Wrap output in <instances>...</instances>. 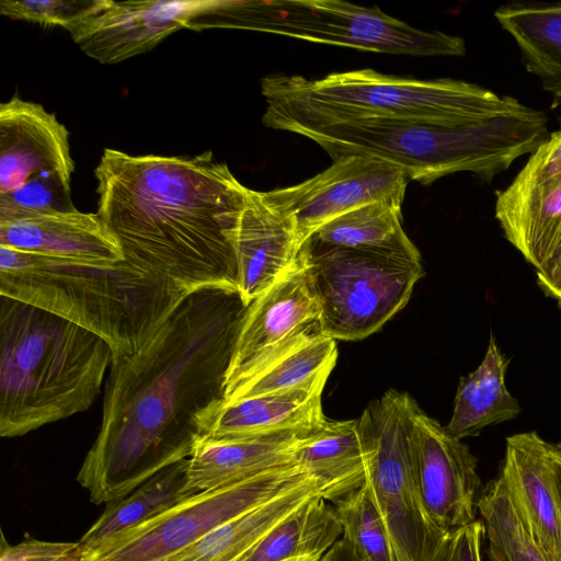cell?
<instances>
[{
    "mask_svg": "<svg viewBox=\"0 0 561 561\" xmlns=\"http://www.w3.org/2000/svg\"><path fill=\"white\" fill-rule=\"evenodd\" d=\"M247 308L238 291H195L142 348L112 360L100 431L77 474L92 503L117 501L190 457L199 417L224 401Z\"/></svg>",
    "mask_w": 561,
    "mask_h": 561,
    "instance_id": "6da1fadb",
    "label": "cell"
},
{
    "mask_svg": "<svg viewBox=\"0 0 561 561\" xmlns=\"http://www.w3.org/2000/svg\"><path fill=\"white\" fill-rule=\"evenodd\" d=\"M94 174L96 213L127 263L187 295L238 291L233 237L248 187L210 150L180 157L106 148Z\"/></svg>",
    "mask_w": 561,
    "mask_h": 561,
    "instance_id": "7a4b0ae2",
    "label": "cell"
},
{
    "mask_svg": "<svg viewBox=\"0 0 561 561\" xmlns=\"http://www.w3.org/2000/svg\"><path fill=\"white\" fill-rule=\"evenodd\" d=\"M112 359L93 332L1 296L0 435L22 436L90 409Z\"/></svg>",
    "mask_w": 561,
    "mask_h": 561,
    "instance_id": "3957f363",
    "label": "cell"
},
{
    "mask_svg": "<svg viewBox=\"0 0 561 561\" xmlns=\"http://www.w3.org/2000/svg\"><path fill=\"white\" fill-rule=\"evenodd\" d=\"M0 296L93 332L117 360L142 348L190 295L126 261L92 266L0 245Z\"/></svg>",
    "mask_w": 561,
    "mask_h": 561,
    "instance_id": "277c9868",
    "label": "cell"
},
{
    "mask_svg": "<svg viewBox=\"0 0 561 561\" xmlns=\"http://www.w3.org/2000/svg\"><path fill=\"white\" fill-rule=\"evenodd\" d=\"M547 131L546 114L527 105L466 124L362 119L290 130L314 141L332 160L377 158L424 185L458 172L491 181L516 159L534 152Z\"/></svg>",
    "mask_w": 561,
    "mask_h": 561,
    "instance_id": "5b68a950",
    "label": "cell"
},
{
    "mask_svg": "<svg viewBox=\"0 0 561 561\" xmlns=\"http://www.w3.org/2000/svg\"><path fill=\"white\" fill-rule=\"evenodd\" d=\"M265 126L290 131L301 126L392 119L466 124L524 106L460 80H420L371 69L334 72L321 79L273 75L261 81Z\"/></svg>",
    "mask_w": 561,
    "mask_h": 561,
    "instance_id": "8992f818",
    "label": "cell"
},
{
    "mask_svg": "<svg viewBox=\"0 0 561 561\" xmlns=\"http://www.w3.org/2000/svg\"><path fill=\"white\" fill-rule=\"evenodd\" d=\"M198 31L237 28L364 51L463 56L465 41L423 31L382 12L339 0H203Z\"/></svg>",
    "mask_w": 561,
    "mask_h": 561,
    "instance_id": "52a82bcc",
    "label": "cell"
},
{
    "mask_svg": "<svg viewBox=\"0 0 561 561\" xmlns=\"http://www.w3.org/2000/svg\"><path fill=\"white\" fill-rule=\"evenodd\" d=\"M320 309V330L357 341L378 331L410 300L421 260L327 245L307 239L299 253Z\"/></svg>",
    "mask_w": 561,
    "mask_h": 561,
    "instance_id": "ba28073f",
    "label": "cell"
},
{
    "mask_svg": "<svg viewBox=\"0 0 561 561\" xmlns=\"http://www.w3.org/2000/svg\"><path fill=\"white\" fill-rule=\"evenodd\" d=\"M415 403L409 393L390 389L358 419L366 481L398 561H431L445 534L427 516L412 477Z\"/></svg>",
    "mask_w": 561,
    "mask_h": 561,
    "instance_id": "9c48e42d",
    "label": "cell"
},
{
    "mask_svg": "<svg viewBox=\"0 0 561 561\" xmlns=\"http://www.w3.org/2000/svg\"><path fill=\"white\" fill-rule=\"evenodd\" d=\"M296 463L201 492L83 553V561H165L227 522L300 485Z\"/></svg>",
    "mask_w": 561,
    "mask_h": 561,
    "instance_id": "30bf717a",
    "label": "cell"
},
{
    "mask_svg": "<svg viewBox=\"0 0 561 561\" xmlns=\"http://www.w3.org/2000/svg\"><path fill=\"white\" fill-rule=\"evenodd\" d=\"M408 182L390 162L348 156L302 183L262 193L304 243L325 224L364 205L381 202L401 207Z\"/></svg>",
    "mask_w": 561,
    "mask_h": 561,
    "instance_id": "8fae6325",
    "label": "cell"
},
{
    "mask_svg": "<svg viewBox=\"0 0 561 561\" xmlns=\"http://www.w3.org/2000/svg\"><path fill=\"white\" fill-rule=\"evenodd\" d=\"M319 320V305L298 256L280 278L248 306L226 373L224 398L279 353L320 330Z\"/></svg>",
    "mask_w": 561,
    "mask_h": 561,
    "instance_id": "7c38bea8",
    "label": "cell"
},
{
    "mask_svg": "<svg viewBox=\"0 0 561 561\" xmlns=\"http://www.w3.org/2000/svg\"><path fill=\"white\" fill-rule=\"evenodd\" d=\"M413 423L411 471L427 516L445 533L473 523L481 494L476 457L416 403Z\"/></svg>",
    "mask_w": 561,
    "mask_h": 561,
    "instance_id": "4fadbf2b",
    "label": "cell"
},
{
    "mask_svg": "<svg viewBox=\"0 0 561 561\" xmlns=\"http://www.w3.org/2000/svg\"><path fill=\"white\" fill-rule=\"evenodd\" d=\"M182 28L183 1L90 0L66 31L87 56L107 65L147 53Z\"/></svg>",
    "mask_w": 561,
    "mask_h": 561,
    "instance_id": "5bb4252c",
    "label": "cell"
},
{
    "mask_svg": "<svg viewBox=\"0 0 561 561\" xmlns=\"http://www.w3.org/2000/svg\"><path fill=\"white\" fill-rule=\"evenodd\" d=\"M69 130L38 103L14 95L0 104V195L38 175L71 180Z\"/></svg>",
    "mask_w": 561,
    "mask_h": 561,
    "instance_id": "9a60e30c",
    "label": "cell"
},
{
    "mask_svg": "<svg viewBox=\"0 0 561 561\" xmlns=\"http://www.w3.org/2000/svg\"><path fill=\"white\" fill-rule=\"evenodd\" d=\"M0 245L92 266L125 261L118 239L100 215L78 209L0 221Z\"/></svg>",
    "mask_w": 561,
    "mask_h": 561,
    "instance_id": "2e32d148",
    "label": "cell"
},
{
    "mask_svg": "<svg viewBox=\"0 0 561 561\" xmlns=\"http://www.w3.org/2000/svg\"><path fill=\"white\" fill-rule=\"evenodd\" d=\"M302 244L263 193L247 188L233 237L238 293L247 307L297 262Z\"/></svg>",
    "mask_w": 561,
    "mask_h": 561,
    "instance_id": "e0dca14e",
    "label": "cell"
},
{
    "mask_svg": "<svg viewBox=\"0 0 561 561\" xmlns=\"http://www.w3.org/2000/svg\"><path fill=\"white\" fill-rule=\"evenodd\" d=\"M329 376L282 392L220 401L198 420V435L242 438L285 432H309L322 425V391Z\"/></svg>",
    "mask_w": 561,
    "mask_h": 561,
    "instance_id": "ac0fdd59",
    "label": "cell"
},
{
    "mask_svg": "<svg viewBox=\"0 0 561 561\" xmlns=\"http://www.w3.org/2000/svg\"><path fill=\"white\" fill-rule=\"evenodd\" d=\"M549 448L536 432L507 437L499 474L533 537L553 561H561V514Z\"/></svg>",
    "mask_w": 561,
    "mask_h": 561,
    "instance_id": "d6986e66",
    "label": "cell"
},
{
    "mask_svg": "<svg viewBox=\"0 0 561 561\" xmlns=\"http://www.w3.org/2000/svg\"><path fill=\"white\" fill-rule=\"evenodd\" d=\"M495 218L506 240L541 270L561 248V174L542 180L515 176L496 192Z\"/></svg>",
    "mask_w": 561,
    "mask_h": 561,
    "instance_id": "ffe728a7",
    "label": "cell"
},
{
    "mask_svg": "<svg viewBox=\"0 0 561 561\" xmlns=\"http://www.w3.org/2000/svg\"><path fill=\"white\" fill-rule=\"evenodd\" d=\"M305 433L224 439L198 435L188 457L186 489L196 493L295 463L294 451Z\"/></svg>",
    "mask_w": 561,
    "mask_h": 561,
    "instance_id": "44dd1931",
    "label": "cell"
},
{
    "mask_svg": "<svg viewBox=\"0 0 561 561\" xmlns=\"http://www.w3.org/2000/svg\"><path fill=\"white\" fill-rule=\"evenodd\" d=\"M294 462L312 476L321 496L335 502L366 482V454L358 419L325 422L302 435Z\"/></svg>",
    "mask_w": 561,
    "mask_h": 561,
    "instance_id": "7402d4cb",
    "label": "cell"
},
{
    "mask_svg": "<svg viewBox=\"0 0 561 561\" xmlns=\"http://www.w3.org/2000/svg\"><path fill=\"white\" fill-rule=\"evenodd\" d=\"M507 366L508 359L491 332L479 367L459 380L454 411L445 426L450 435L458 439L478 436L486 426L518 416L519 403L505 386Z\"/></svg>",
    "mask_w": 561,
    "mask_h": 561,
    "instance_id": "603a6c76",
    "label": "cell"
},
{
    "mask_svg": "<svg viewBox=\"0 0 561 561\" xmlns=\"http://www.w3.org/2000/svg\"><path fill=\"white\" fill-rule=\"evenodd\" d=\"M494 16L515 41L526 70L561 106V2L512 3L500 7Z\"/></svg>",
    "mask_w": 561,
    "mask_h": 561,
    "instance_id": "cb8c5ba5",
    "label": "cell"
},
{
    "mask_svg": "<svg viewBox=\"0 0 561 561\" xmlns=\"http://www.w3.org/2000/svg\"><path fill=\"white\" fill-rule=\"evenodd\" d=\"M341 535L334 508L317 494L271 527L237 561H319Z\"/></svg>",
    "mask_w": 561,
    "mask_h": 561,
    "instance_id": "d4e9b609",
    "label": "cell"
},
{
    "mask_svg": "<svg viewBox=\"0 0 561 561\" xmlns=\"http://www.w3.org/2000/svg\"><path fill=\"white\" fill-rule=\"evenodd\" d=\"M320 494L310 477L300 485L227 522L165 561H237L271 527Z\"/></svg>",
    "mask_w": 561,
    "mask_h": 561,
    "instance_id": "484cf974",
    "label": "cell"
},
{
    "mask_svg": "<svg viewBox=\"0 0 561 561\" xmlns=\"http://www.w3.org/2000/svg\"><path fill=\"white\" fill-rule=\"evenodd\" d=\"M187 463L188 458L182 459L159 471L126 496L106 504L101 516L79 540L83 553L194 494L186 489Z\"/></svg>",
    "mask_w": 561,
    "mask_h": 561,
    "instance_id": "4316f807",
    "label": "cell"
},
{
    "mask_svg": "<svg viewBox=\"0 0 561 561\" xmlns=\"http://www.w3.org/2000/svg\"><path fill=\"white\" fill-rule=\"evenodd\" d=\"M335 340L316 330L279 353L225 396L224 402L291 390L330 376Z\"/></svg>",
    "mask_w": 561,
    "mask_h": 561,
    "instance_id": "83f0119b",
    "label": "cell"
},
{
    "mask_svg": "<svg viewBox=\"0 0 561 561\" xmlns=\"http://www.w3.org/2000/svg\"><path fill=\"white\" fill-rule=\"evenodd\" d=\"M310 238L332 247L421 260L417 248L402 228L401 207L381 202L364 205L331 220Z\"/></svg>",
    "mask_w": 561,
    "mask_h": 561,
    "instance_id": "f1b7e54d",
    "label": "cell"
},
{
    "mask_svg": "<svg viewBox=\"0 0 561 561\" xmlns=\"http://www.w3.org/2000/svg\"><path fill=\"white\" fill-rule=\"evenodd\" d=\"M477 508L490 561H553L533 537L500 474L481 491Z\"/></svg>",
    "mask_w": 561,
    "mask_h": 561,
    "instance_id": "f546056e",
    "label": "cell"
},
{
    "mask_svg": "<svg viewBox=\"0 0 561 561\" xmlns=\"http://www.w3.org/2000/svg\"><path fill=\"white\" fill-rule=\"evenodd\" d=\"M342 526V538L359 561H398L386 524L367 481L357 490L333 502Z\"/></svg>",
    "mask_w": 561,
    "mask_h": 561,
    "instance_id": "4dcf8cb0",
    "label": "cell"
},
{
    "mask_svg": "<svg viewBox=\"0 0 561 561\" xmlns=\"http://www.w3.org/2000/svg\"><path fill=\"white\" fill-rule=\"evenodd\" d=\"M75 209L71 180L59 175H38L15 191L0 195V221Z\"/></svg>",
    "mask_w": 561,
    "mask_h": 561,
    "instance_id": "1f68e13d",
    "label": "cell"
},
{
    "mask_svg": "<svg viewBox=\"0 0 561 561\" xmlns=\"http://www.w3.org/2000/svg\"><path fill=\"white\" fill-rule=\"evenodd\" d=\"M90 0H1V15L16 21L65 30L85 9Z\"/></svg>",
    "mask_w": 561,
    "mask_h": 561,
    "instance_id": "d6a6232c",
    "label": "cell"
},
{
    "mask_svg": "<svg viewBox=\"0 0 561 561\" xmlns=\"http://www.w3.org/2000/svg\"><path fill=\"white\" fill-rule=\"evenodd\" d=\"M0 561H83L80 542L45 541L27 538L10 545L1 534Z\"/></svg>",
    "mask_w": 561,
    "mask_h": 561,
    "instance_id": "836d02e7",
    "label": "cell"
},
{
    "mask_svg": "<svg viewBox=\"0 0 561 561\" xmlns=\"http://www.w3.org/2000/svg\"><path fill=\"white\" fill-rule=\"evenodd\" d=\"M484 527L480 519L444 534L431 561H481Z\"/></svg>",
    "mask_w": 561,
    "mask_h": 561,
    "instance_id": "e575fe53",
    "label": "cell"
},
{
    "mask_svg": "<svg viewBox=\"0 0 561 561\" xmlns=\"http://www.w3.org/2000/svg\"><path fill=\"white\" fill-rule=\"evenodd\" d=\"M561 174V127L546 138L530 153L528 161L516 178L522 180H542Z\"/></svg>",
    "mask_w": 561,
    "mask_h": 561,
    "instance_id": "d590c367",
    "label": "cell"
},
{
    "mask_svg": "<svg viewBox=\"0 0 561 561\" xmlns=\"http://www.w3.org/2000/svg\"><path fill=\"white\" fill-rule=\"evenodd\" d=\"M537 284L546 296L561 305V248L539 271H536Z\"/></svg>",
    "mask_w": 561,
    "mask_h": 561,
    "instance_id": "8d00e7d4",
    "label": "cell"
},
{
    "mask_svg": "<svg viewBox=\"0 0 561 561\" xmlns=\"http://www.w3.org/2000/svg\"><path fill=\"white\" fill-rule=\"evenodd\" d=\"M319 561H359L352 547L341 537Z\"/></svg>",
    "mask_w": 561,
    "mask_h": 561,
    "instance_id": "74e56055",
    "label": "cell"
},
{
    "mask_svg": "<svg viewBox=\"0 0 561 561\" xmlns=\"http://www.w3.org/2000/svg\"><path fill=\"white\" fill-rule=\"evenodd\" d=\"M549 453L552 479L561 514V440L556 444H550Z\"/></svg>",
    "mask_w": 561,
    "mask_h": 561,
    "instance_id": "f35d334b",
    "label": "cell"
}]
</instances>
